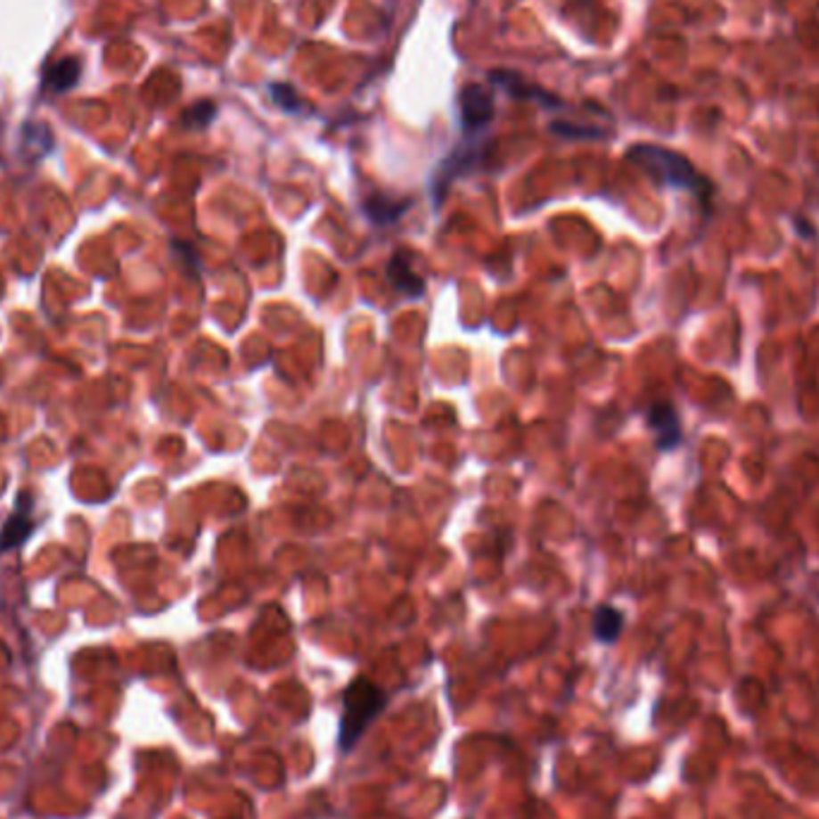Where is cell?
Here are the masks:
<instances>
[{
  "label": "cell",
  "mask_w": 819,
  "mask_h": 819,
  "mask_svg": "<svg viewBox=\"0 0 819 819\" xmlns=\"http://www.w3.org/2000/svg\"><path fill=\"white\" fill-rule=\"evenodd\" d=\"M383 707H386V692L364 676L355 678L345 688L343 714H340V728H338L340 752H350L360 743V738L367 733L372 721L383 712Z\"/></svg>",
  "instance_id": "cell-1"
},
{
  "label": "cell",
  "mask_w": 819,
  "mask_h": 819,
  "mask_svg": "<svg viewBox=\"0 0 819 819\" xmlns=\"http://www.w3.org/2000/svg\"><path fill=\"white\" fill-rule=\"evenodd\" d=\"M628 159L635 166L650 173L651 177H657L659 183L671 184V187H681V190H697L702 187V177L697 176L692 163L688 159H683L681 153L668 152L661 146L651 144H637L628 152Z\"/></svg>",
  "instance_id": "cell-2"
},
{
  "label": "cell",
  "mask_w": 819,
  "mask_h": 819,
  "mask_svg": "<svg viewBox=\"0 0 819 819\" xmlns=\"http://www.w3.org/2000/svg\"><path fill=\"white\" fill-rule=\"evenodd\" d=\"M494 118V96L487 86L467 85L460 94V120L463 130L479 132L491 123Z\"/></svg>",
  "instance_id": "cell-3"
},
{
  "label": "cell",
  "mask_w": 819,
  "mask_h": 819,
  "mask_svg": "<svg viewBox=\"0 0 819 819\" xmlns=\"http://www.w3.org/2000/svg\"><path fill=\"white\" fill-rule=\"evenodd\" d=\"M24 501H27V494L20 498V504H17V508L12 511V515H10L8 520H5V525H3V529H0V553H8L12 552V549H17V546H22L31 536V532H34L31 505H27Z\"/></svg>",
  "instance_id": "cell-4"
},
{
  "label": "cell",
  "mask_w": 819,
  "mask_h": 819,
  "mask_svg": "<svg viewBox=\"0 0 819 819\" xmlns=\"http://www.w3.org/2000/svg\"><path fill=\"white\" fill-rule=\"evenodd\" d=\"M650 427L657 434V446L661 451H671L681 441V420L668 403H657L650 410Z\"/></svg>",
  "instance_id": "cell-5"
},
{
  "label": "cell",
  "mask_w": 819,
  "mask_h": 819,
  "mask_svg": "<svg viewBox=\"0 0 819 819\" xmlns=\"http://www.w3.org/2000/svg\"><path fill=\"white\" fill-rule=\"evenodd\" d=\"M389 281H391L393 288L398 292H403V295H410V298H420V295H424V281L414 274L405 254H396V257L389 261Z\"/></svg>",
  "instance_id": "cell-6"
},
{
  "label": "cell",
  "mask_w": 819,
  "mask_h": 819,
  "mask_svg": "<svg viewBox=\"0 0 819 819\" xmlns=\"http://www.w3.org/2000/svg\"><path fill=\"white\" fill-rule=\"evenodd\" d=\"M79 75H82V61L79 58H62V61L53 62L48 68L46 77H44V89H51L55 94L68 92L79 82Z\"/></svg>",
  "instance_id": "cell-7"
},
{
  "label": "cell",
  "mask_w": 819,
  "mask_h": 819,
  "mask_svg": "<svg viewBox=\"0 0 819 819\" xmlns=\"http://www.w3.org/2000/svg\"><path fill=\"white\" fill-rule=\"evenodd\" d=\"M592 628H594V637H597L599 643H616L620 630H623V613L618 609H613V606H599L597 611H594Z\"/></svg>",
  "instance_id": "cell-8"
},
{
  "label": "cell",
  "mask_w": 819,
  "mask_h": 819,
  "mask_svg": "<svg viewBox=\"0 0 819 819\" xmlns=\"http://www.w3.org/2000/svg\"><path fill=\"white\" fill-rule=\"evenodd\" d=\"M407 209V201H396L389 197H369L364 201V214L376 225H386V223L398 221L403 211Z\"/></svg>",
  "instance_id": "cell-9"
},
{
  "label": "cell",
  "mask_w": 819,
  "mask_h": 819,
  "mask_svg": "<svg viewBox=\"0 0 819 819\" xmlns=\"http://www.w3.org/2000/svg\"><path fill=\"white\" fill-rule=\"evenodd\" d=\"M216 118V103L214 101H197L194 106H190L184 111L183 125L190 130H204L209 125L214 123Z\"/></svg>",
  "instance_id": "cell-10"
},
{
  "label": "cell",
  "mask_w": 819,
  "mask_h": 819,
  "mask_svg": "<svg viewBox=\"0 0 819 819\" xmlns=\"http://www.w3.org/2000/svg\"><path fill=\"white\" fill-rule=\"evenodd\" d=\"M271 99L276 101L283 111H291V113H295L299 108L298 92L291 85H271Z\"/></svg>",
  "instance_id": "cell-11"
}]
</instances>
